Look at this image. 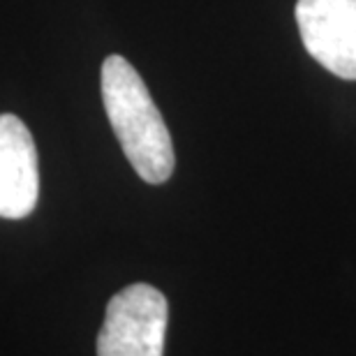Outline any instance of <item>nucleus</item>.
Masks as SVG:
<instances>
[{"label": "nucleus", "instance_id": "3", "mask_svg": "<svg viewBox=\"0 0 356 356\" xmlns=\"http://www.w3.org/2000/svg\"><path fill=\"white\" fill-rule=\"evenodd\" d=\"M296 24L319 65L356 81V0H298Z\"/></svg>", "mask_w": 356, "mask_h": 356}, {"label": "nucleus", "instance_id": "1", "mask_svg": "<svg viewBox=\"0 0 356 356\" xmlns=\"http://www.w3.org/2000/svg\"><path fill=\"white\" fill-rule=\"evenodd\" d=\"M102 102L127 162L151 185L172 178L176 155L172 134L139 72L123 56L102 63Z\"/></svg>", "mask_w": 356, "mask_h": 356}, {"label": "nucleus", "instance_id": "2", "mask_svg": "<svg viewBox=\"0 0 356 356\" xmlns=\"http://www.w3.org/2000/svg\"><path fill=\"white\" fill-rule=\"evenodd\" d=\"M169 305L160 289L137 282L106 305L97 336V356H162Z\"/></svg>", "mask_w": 356, "mask_h": 356}, {"label": "nucleus", "instance_id": "4", "mask_svg": "<svg viewBox=\"0 0 356 356\" xmlns=\"http://www.w3.org/2000/svg\"><path fill=\"white\" fill-rule=\"evenodd\" d=\"M40 197L38 148L26 123L14 113L0 116V218L31 216Z\"/></svg>", "mask_w": 356, "mask_h": 356}]
</instances>
